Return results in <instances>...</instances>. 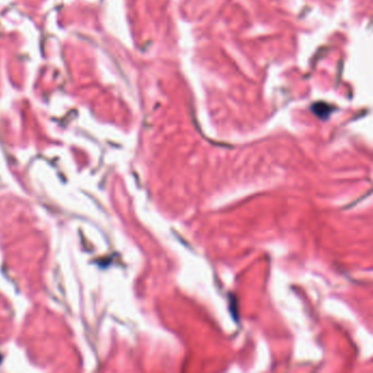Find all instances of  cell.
I'll return each instance as SVG.
<instances>
[{
  "mask_svg": "<svg viewBox=\"0 0 373 373\" xmlns=\"http://www.w3.org/2000/svg\"><path fill=\"white\" fill-rule=\"evenodd\" d=\"M312 111L315 113L316 116H319L321 118H327L328 117V115L331 114L332 108L328 104H325V103H315V104L312 106Z\"/></svg>",
  "mask_w": 373,
  "mask_h": 373,
  "instance_id": "6da1fadb",
  "label": "cell"
},
{
  "mask_svg": "<svg viewBox=\"0 0 373 373\" xmlns=\"http://www.w3.org/2000/svg\"><path fill=\"white\" fill-rule=\"evenodd\" d=\"M0 361H1V356H0Z\"/></svg>",
  "mask_w": 373,
  "mask_h": 373,
  "instance_id": "7a4b0ae2",
  "label": "cell"
}]
</instances>
